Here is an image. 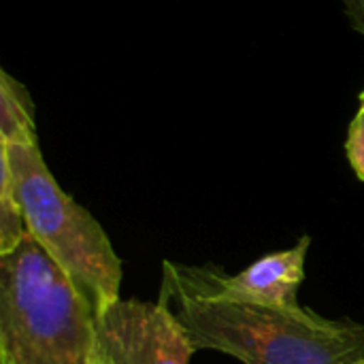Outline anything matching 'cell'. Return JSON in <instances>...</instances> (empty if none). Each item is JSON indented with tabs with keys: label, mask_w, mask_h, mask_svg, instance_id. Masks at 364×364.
Returning <instances> with one entry per match:
<instances>
[{
	"label": "cell",
	"mask_w": 364,
	"mask_h": 364,
	"mask_svg": "<svg viewBox=\"0 0 364 364\" xmlns=\"http://www.w3.org/2000/svg\"><path fill=\"white\" fill-rule=\"evenodd\" d=\"M28 235L23 211L17 198L13 173L4 160H0V256L11 254Z\"/></svg>",
	"instance_id": "52a82bcc"
},
{
	"label": "cell",
	"mask_w": 364,
	"mask_h": 364,
	"mask_svg": "<svg viewBox=\"0 0 364 364\" xmlns=\"http://www.w3.org/2000/svg\"><path fill=\"white\" fill-rule=\"evenodd\" d=\"M346 13L352 21V26L364 34V0H343Z\"/></svg>",
	"instance_id": "9c48e42d"
},
{
	"label": "cell",
	"mask_w": 364,
	"mask_h": 364,
	"mask_svg": "<svg viewBox=\"0 0 364 364\" xmlns=\"http://www.w3.org/2000/svg\"><path fill=\"white\" fill-rule=\"evenodd\" d=\"M309 243V237H303L294 247L269 254L252 262L239 275H226L211 269H196V273L205 282V286L222 299L294 309L301 307L296 301V292L305 279Z\"/></svg>",
	"instance_id": "5b68a950"
},
{
	"label": "cell",
	"mask_w": 364,
	"mask_h": 364,
	"mask_svg": "<svg viewBox=\"0 0 364 364\" xmlns=\"http://www.w3.org/2000/svg\"><path fill=\"white\" fill-rule=\"evenodd\" d=\"M160 301L196 350L243 364H354L364 360V326L328 320L307 307H267L211 292L192 267L164 262Z\"/></svg>",
	"instance_id": "6da1fadb"
},
{
	"label": "cell",
	"mask_w": 364,
	"mask_h": 364,
	"mask_svg": "<svg viewBox=\"0 0 364 364\" xmlns=\"http://www.w3.org/2000/svg\"><path fill=\"white\" fill-rule=\"evenodd\" d=\"M98 316L100 337L115 364H190L196 352L166 303L117 299Z\"/></svg>",
	"instance_id": "277c9868"
},
{
	"label": "cell",
	"mask_w": 364,
	"mask_h": 364,
	"mask_svg": "<svg viewBox=\"0 0 364 364\" xmlns=\"http://www.w3.org/2000/svg\"><path fill=\"white\" fill-rule=\"evenodd\" d=\"M0 364H115L94 307L30 235L0 256Z\"/></svg>",
	"instance_id": "7a4b0ae2"
},
{
	"label": "cell",
	"mask_w": 364,
	"mask_h": 364,
	"mask_svg": "<svg viewBox=\"0 0 364 364\" xmlns=\"http://www.w3.org/2000/svg\"><path fill=\"white\" fill-rule=\"evenodd\" d=\"M348 160L356 173V177L364 181V92L360 94V107L352 119L350 132H348V143H346Z\"/></svg>",
	"instance_id": "ba28073f"
},
{
	"label": "cell",
	"mask_w": 364,
	"mask_h": 364,
	"mask_svg": "<svg viewBox=\"0 0 364 364\" xmlns=\"http://www.w3.org/2000/svg\"><path fill=\"white\" fill-rule=\"evenodd\" d=\"M0 143L38 145L34 102L28 90L6 70L0 73Z\"/></svg>",
	"instance_id": "8992f818"
},
{
	"label": "cell",
	"mask_w": 364,
	"mask_h": 364,
	"mask_svg": "<svg viewBox=\"0 0 364 364\" xmlns=\"http://www.w3.org/2000/svg\"><path fill=\"white\" fill-rule=\"evenodd\" d=\"M13 173L28 235L77 286L96 314L119 299L122 260L105 228L66 194L47 168L38 145L0 143Z\"/></svg>",
	"instance_id": "3957f363"
},
{
	"label": "cell",
	"mask_w": 364,
	"mask_h": 364,
	"mask_svg": "<svg viewBox=\"0 0 364 364\" xmlns=\"http://www.w3.org/2000/svg\"><path fill=\"white\" fill-rule=\"evenodd\" d=\"M354 364H364V360H360V363H354Z\"/></svg>",
	"instance_id": "30bf717a"
}]
</instances>
